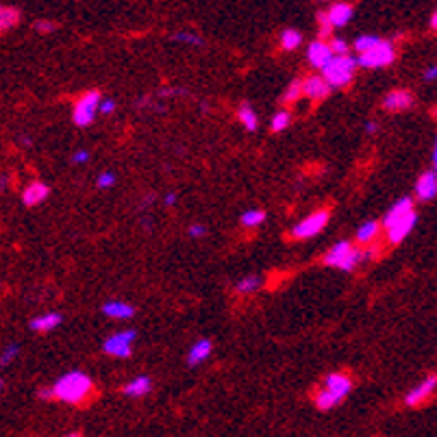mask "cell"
Returning a JSON list of instances; mask_svg holds the SVG:
<instances>
[{
  "mask_svg": "<svg viewBox=\"0 0 437 437\" xmlns=\"http://www.w3.org/2000/svg\"><path fill=\"white\" fill-rule=\"evenodd\" d=\"M418 218L414 211V200L411 198H400L389 207V211L385 214L383 226L387 228V238L392 244H400L407 235L414 231Z\"/></svg>",
  "mask_w": 437,
  "mask_h": 437,
  "instance_id": "obj_1",
  "label": "cell"
},
{
  "mask_svg": "<svg viewBox=\"0 0 437 437\" xmlns=\"http://www.w3.org/2000/svg\"><path fill=\"white\" fill-rule=\"evenodd\" d=\"M92 392H94L92 379L85 372H79V370H72V372L63 375L52 385L55 398L65 402V405H81V402L87 400Z\"/></svg>",
  "mask_w": 437,
  "mask_h": 437,
  "instance_id": "obj_2",
  "label": "cell"
},
{
  "mask_svg": "<svg viewBox=\"0 0 437 437\" xmlns=\"http://www.w3.org/2000/svg\"><path fill=\"white\" fill-rule=\"evenodd\" d=\"M357 65H359V59L350 57L348 52L346 55H333V59L322 68V77L331 83L333 89L346 87L355 77Z\"/></svg>",
  "mask_w": 437,
  "mask_h": 437,
  "instance_id": "obj_3",
  "label": "cell"
},
{
  "mask_svg": "<svg viewBox=\"0 0 437 437\" xmlns=\"http://www.w3.org/2000/svg\"><path fill=\"white\" fill-rule=\"evenodd\" d=\"M365 259V253L355 248L350 242H338L328 248V253L324 255V263L331 267H340L344 272H350Z\"/></svg>",
  "mask_w": 437,
  "mask_h": 437,
  "instance_id": "obj_4",
  "label": "cell"
},
{
  "mask_svg": "<svg viewBox=\"0 0 437 437\" xmlns=\"http://www.w3.org/2000/svg\"><path fill=\"white\" fill-rule=\"evenodd\" d=\"M100 100H103V98H100V94H98L96 89L83 94V96L77 100L74 114H72V120H74L77 126L85 128V126H89V124L96 120V116H98V111H100Z\"/></svg>",
  "mask_w": 437,
  "mask_h": 437,
  "instance_id": "obj_5",
  "label": "cell"
},
{
  "mask_svg": "<svg viewBox=\"0 0 437 437\" xmlns=\"http://www.w3.org/2000/svg\"><path fill=\"white\" fill-rule=\"evenodd\" d=\"M396 52H394V46L385 40H381L377 46H372L370 50H363L359 52V65L361 68H367V70H375V68H385L394 61Z\"/></svg>",
  "mask_w": 437,
  "mask_h": 437,
  "instance_id": "obj_6",
  "label": "cell"
},
{
  "mask_svg": "<svg viewBox=\"0 0 437 437\" xmlns=\"http://www.w3.org/2000/svg\"><path fill=\"white\" fill-rule=\"evenodd\" d=\"M135 335H138V333L133 331V328L114 333V335H109V338L105 340L103 350H105L107 355H111V357L124 359V357H128L131 350H133V342H135Z\"/></svg>",
  "mask_w": 437,
  "mask_h": 437,
  "instance_id": "obj_7",
  "label": "cell"
},
{
  "mask_svg": "<svg viewBox=\"0 0 437 437\" xmlns=\"http://www.w3.org/2000/svg\"><path fill=\"white\" fill-rule=\"evenodd\" d=\"M328 222V211L326 209H320L316 214H311L309 218H305L302 222H298L294 228H292V238L296 240H309L314 235H318Z\"/></svg>",
  "mask_w": 437,
  "mask_h": 437,
  "instance_id": "obj_8",
  "label": "cell"
},
{
  "mask_svg": "<svg viewBox=\"0 0 437 437\" xmlns=\"http://www.w3.org/2000/svg\"><path fill=\"white\" fill-rule=\"evenodd\" d=\"M333 48H331V42L326 44L322 38L320 40H316V42H311L309 44V48H307V59H309V63L314 65V68H324V65L333 59Z\"/></svg>",
  "mask_w": 437,
  "mask_h": 437,
  "instance_id": "obj_9",
  "label": "cell"
},
{
  "mask_svg": "<svg viewBox=\"0 0 437 437\" xmlns=\"http://www.w3.org/2000/svg\"><path fill=\"white\" fill-rule=\"evenodd\" d=\"M331 83L324 77H307L302 81V96H307L311 100H324L331 94Z\"/></svg>",
  "mask_w": 437,
  "mask_h": 437,
  "instance_id": "obj_10",
  "label": "cell"
},
{
  "mask_svg": "<svg viewBox=\"0 0 437 437\" xmlns=\"http://www.w3.org/2000/svg\"><path fill=\"white\" fill-rule=\"evenodd\" d=\"M435 387H437V377H428V379H424L420 385H416V387L407 394L405 405H407V407H418V405H422V402L435 392Z\"/></svg>",
  "mask_w": 437,
  "mask_h": 437,
  "instance_id": "obj_11",
  "label": "cell"
},
{
  "mask_svg": "<svg viewBox=\"0 0 437 437\" xmlns=\"http://www.w3.org/2000/svg\"><path fill=\"white\" fill-rule=\"evenodd\" d=\"M414 105V96L407 89H394L385 96L383 100V107L387 111H405Z\"/></svg>",
  "mask_w": 437,
  "mask_h": 437,
  "instance_id": "obj_12",
  "label": "cell"
},
{
  "mask_svg": "<svg viewBox=\"0 0 437 437\" xmlns=\"http://www.w3.org/2000/svg\"><path fill=\"white\" fill-rule=\"evenodd\" d=\"M50 196V187L42 181H35V183H31L24 192H22V203L26 207H35L40 203H44V200Z\"/></svg>",
  "mask_w": 437,
  "mask_h": 437,
  "instance_id": "obj_13",
  "label": "cell"
},
{
  "mask_svg": "<svg viewBox=\"0 0 437 437\" xmlns=\"http://www.w3.org/2000/svg\"><path fill=\"white\" fill-rule=\"evenodd\" d=\"M416 196L420 200H433L437 196V172L435 170H428L424 172L418 183H416Z\"/></svg>",
  "mask_w": 437,
  "mask_h": 437,
  "instance_id": "obj_14",
  "label": "cell"
},
{
  "mask_svg": "<svg viewBox=\"0 0 437 437\" xmlns=\"http://www.w3.org/2000/svg\"><path fill=\"white\" fill-rule=\"evenodd\" d=\"M61 322H63L61 314L48 311V314H42V316H38V318H33V320L28 322V328L35 331V333H50V331H55Z\"/></svg>",
  "mask_w": 437,
  "mask_h": 437,
  "instance_id": "obj_15",
  "label": "cell"
},
{
  "mask_svg": "<svg viewBox=\"0 0 437 437\" xmlns=\"http://www.w3.org/2000/svg\"><path fill=\"white\" fill-rule=\"evenodd\" d=\"M103 314L107 318H114V320H128L135 316V307L128 305V302H122V300H109L103 305Z\"/></svg>",
  "mask_w": 437,
  "mask_h": 437,
  "instance_id": "obj_16",
  "label": "cell"
},
{
  "mask_svg": "<svg viewBox=\"0 0 437 437\" xmlns=\"http://www.w3.org/2000/svg\"><path fill=\"white\" fill-rule=\"evenodd\" d=\"M211 350H214V346H211V342L209 340H198L192 348H189V355H187V365H200L203 361H207L209 359V355H211Z\"/></svg>",
  "mask_w": 437,
  "mask_h": 437,
  "instance_id": "obj_17",
  "label": "cell"
},
{
  "mask_svg": "<svg viewBox=\"0 0 437 437\" xmlns=\"http://www.w3.org/2000/svg\"><path fill=\"white\" fill-rule=\"evenodd\" d=\"M324 387H328L333 394H338L340 398H344V396H348V392L353 389V381H350L346 375L335 372V375H328V377H326Z\"/></svg>",
  "mask_w": 437,
  "mask_h": 437,
  "instance_id": "obj_18",
  "label": "cell"
},
{
  "mask_svg": "<svg viewBox=\"0 0 437 437\" xmlns=\"http://www.w3.org/2000/svg\"><path fill=\"white\" fill-rule=\"evenodd\" d=\"M326 13H328V20L333 26H346L353 20V5L338 3V5H333Z\"/></svg>",
  "mask_w": 437,
  "mask_h": 437,
  "instance_id": "obj_19",
  "label": "cell"
},
{
  "mask_svg": "<svg viewBox=\"0 0 437 437\" xmlns=\"http://www.w3.org/2000/svg\"><path fill=\"white\" fill-rule=\"evenodd\" d=\"M379 231H381V224H379V222H375V220L363 222V224L357 228V242H359V244H372V242L379 238Z\"/></svg>",
  "mask_w": 437,
  "mask_h": 437,
  "instance_id": "obj_20",
  "label": "cell"
},
{
  "mask_svg": "<svg viewBox=\"0 0 437 437\" xmlns=\"http://www.w3.org/2000/svg\"><path fill=\"white\" fill-rule=\"evenodd\" d=\"M150 387H153V381L148 377H135L131 383L124 385V394L126 396H144L150 392Z\"/></svg>",
  "mask_w": 437,
  "mask_h": 437,
  "instance_id": "obj_21",
  "label": "cell"
},
{
  "mask_svg": "<svg viewBox=\"0 0 437 437\" xmlns=\"http://www.w3.org/2000/svg\"><path fill=\"white\" fill-rule=\"evenodd\" d=\"M18 22H20V11L16 7L0 5V33H5V31L18 26Z\"/></svg>",
  "mask_w": 437,
  "mask_h": 437,
  "instance_id": "obj_22",
  "label": "cell"
},
{
  "mask_svg": "<svg viewBox=\"0 0 437 437\" xmlns=\"http://www.w3.org/2000/svg\"><path fill=\"white\" fill-rule=\"evenodd\" d=\"M238 120L244 124V128L246 131H257V126H259V120H257V114H255V109L250 107V105H240V109H238Z\"/></svg>",
  "mask_w": 437,
  "mask_h": 437,
  "instance_id": "obj_23",
  "label": "cell"
},
{
  "mask_svg": "<svg viewBox=\"0 0 437 437\" xmlns=\"http://www.w3.org/2000/svg\"><path fill=\"white\" fill-rule=\"evenodd\" d=\"M261 285H263V279H261V277L248 275V277H244V279H240L238 283H235V289H238V294H253V292H257Z\"/></svg>",
  "mask_w": 437,
  "mask_h": 437,
  "instance_id": "obj_24",
  "label": "cell"
},
{
  "mask_svg": "<svg viewBox=\"0 0 437 437\" xmlns=\"http://www.w3.org/2000/svg\"><path fill=\"white\" fill-rule=\"evenodd\" d=\"M342 398L338 396V394H333L328 387H324L322 392H318V398H316V405H318V409H322V411H326V409H333L335 405H338Z\"/></svg>",
  "mask_w": 437,
  "mask_h": 437,
  "instance_id": "obj_25",
  "label": "cell"
},
{
  "mask_svg": "<svg viewBox=\"0 0 437 437\" xmlns=\"http://www.w3.org/2000/svg\"><path fill=\"white\" fill-rule=\"evenodd\" d=\"M300 44H302L300 31H296V28H287V31L281 33V46H283L285 50H296Z\"/></svg>",
  "mask_w": 437,
  "mask_h": 437,
  "instance_id": "obj_26",
  "label": "cell"
},
{
  "mask_svg": "<svg viewBox=\"0 0 437 437\" xmlns=\"http://www.w3.org/2000/svg\"><path fill=\"white\" fill-rule=\"evenodd\" d=\"M263 220H265V214L261 209H250V211L242 214V226H246V228H255V226L263 224Z\"/></svg>",
  "mask_w": 437,
  "mask_h": 437,
  "instance_id": "obj_27",
  "label": "cell"
},
{
  "mask_svg": "<svg viewBox=\"0 0 437 437\" xmlns=\"http://www.w3.org/2000/svg\"><path fill=\"white\" fill-rule=\"evenodd\" d=\"M172 40H175V42H179V44H189V46H200V44H203V38L196 35V33H192V31H181V33H175Z\"/></svg>",
  "mask_w": 437,
  "mask_h": 437,
  "instance_id": "obj_28",
  "label": "cell"
},
{
  "mask_svg": "<svg viewBox=\"0 0 437 437\" xmlns=\"http://www.w3.org/2000/svg\"><path fill=\"white\" fill-rule=\"evenodd\" d=\"M289 122H292V116H289V111H285V109H281L279 114H275L272 116V122H270V128L272 131H285L287 126H289Z\"/></svg>",
  "mask_w": 437,
  "mask_h": 437,
  "instance_id": "obj_29",
  "label": "cell"
},
{
  "mask_svg": "<svg viewBox=\"0 0 437 437\" xmlns=\"http://www.w3.org/2000/svg\"><path fill=\"white\" fill-rule=\"evenodd\" d=\"M18 355H20V344H9V346L3 350V355H0V367H7Z\"/></svg>",
  "mask_w": 437,
  "mask_h": 437,
  "instance_id": "obj_30",
  "label": "cell"
},
{
  "mask_svg": "<svg viewBox=\"0 0 437 437\" xmlns=\"http://www.w3.org/2000/svg\"><path fill=\"white\" fill-rule=\"evenodd\" d=\"M381 40L377 38V35H361V38H357V42H355V48H357V52H363V50H370L372 46H377Z\"/></svg>",
  "mask_w": 437,
  "mask_h": 437,
  "instance_id": "obj_31",
  "label": "cell"
},
{
  "mask_svg": "<svg viewBox=\"0 0 437 437\" xmlns=\"http://www.w3.org/2000/svg\"><path fill=\"white\" fill-rule=\"evenodd\" d=\"M300 96H302V83H300V81H294V83L285 89L283 100H285V103H296Z\"/></svg>",
  "mask_w": 437,
  "mask_h": 437,
  "instance_id": "obj_32",
  "label": "cell"
},
{
  "mask_svg": "<svg viewBox=\"0 0 437 437\" xmlns=\"http://www.w3.org/2000/svg\"><path fill=\"white\" fill-rule=\"evenodd\" d=\"M96 185H98V189H109V187H114V185H116V175H114L111 170L100 172Z\"/></svg>",
  "mask_w": 437,
  "mask_h": 437,
  "instance_id": "obj_33",
  "label": "cell"
},
{
  "mask_svg": "<svg viewBox=\"0 0 437 437\" xmlns=\"http://www.w3.org/2000/svg\"><path fill=\"white\" fill-rule=\"evenodd\" d=\"M318 24H320V38H328L331 35V31L335 28L328 20V13H318Z\"/></svg>",
  "mask_w": 437,
  "mask_h": 437,
  "instance_id": "obj_34",
  "label": "cell"
},
{
  "mask_svg": "<svg viewBox=\"0 0 437 437\" xmlns=\"http://www.w3.org/2000/svg\"><path fill=\"white\" fill-rule=\"evenodd\" d=\"M331 48H333L335 55H346V52H348V44H346L344 40H340V38H333V40H331Z\"/></svg>",
  "mask_w": 437,
  "mask_h": 437,
  "instance_id": "obj_35",
  "label": "cell"
},
{
  "mask_svg": "<svg viewBox=\"0 0 437 437\" xmlns=\"http://www.w3.org/2000/svg\"><path fill=\"white\" fill-rule=\"evenodd\" d=\"M116 111V100H111V98H103L100 100V114L103 116H111Z\"/></svg>",
  "mask_w": 437,
  "mask_h": 437,
  "instance_id": "obj_36",
  "label": "cell"
},
{
  "mask_svg": "<svg viewBox=\"0 0 437 437\" xmlns=\"http://www.w3.org/2000/svg\"><path fill=\"white\" fill-rule=\"evenodd\" d=\"M187 233H189V238L198 240V238H203V235L207 233V226H205V224H192V226L187 228Z\"/></svg>",
  "mask_w": 437,
  "mask_h": 437,
  "instance_id": "obj_37",
  "label": "cell"
},
{
  "mask_svg": "<svg viewBox=\"0 0 437 437\" xmlns=\"http://www.w3.org/2000/svg\"><path fill=\"white\" fill-rule=\"evenodd\" d=\"M55 28H57V24H55V22H46V20L35 22V31H38V33H52Z\"/></svg>",
  "mask_w": 437,
  "mask_h": 437,
  "instance_id": "obj_38",
  "label": "cell"
},
{
  "mask_svg": "<svg viewBox=\"0 0 437 437\" xmlns=\"http://www.w3.org/2000/svg\"><path fill=\"white\" fill-rule=\"evenodd\" d=\"M87 161H89V153H87V150H77V153L72 155V163H77V165L87 163Z\"/></svg>",
  "mask_w": 437,
  "mask_h": 437,
  "instance_id": "obj_39",
  "label": "cell"
},
{
  "mask_svg": "<svg viewBox=\"0 0 437 437\" xmlns=\"http://www.w3.org/2000/svg\"><path fill=\"white\" fill-rule=\"evenodd\" d=\"M424 81H437V65H431L424 70Z\"/></svg>",
  "mask_w": 437,
  "mask_h": 437,
  "instance_id": "obj_40",
  "label": "cell"
},
{
  "mask_svg": "<svg viewBox=\"0 0 437 437\" xmlns=\"http://www.w3.org/2000/svg\"><path fill=\"white\" fill-rule=\"evenodd\" d=\"M163 203H165V207H175V205H177V194H175V192H170V194L165 196Z\"/></svg>",
  "mask_w": 437,
  "mask_h": 437,
  "instance_id": "obj_41",
  "label": "cell"
},
{
  "mask_svg": "<svg viewBox=\"0 0 437 437\" xmlns=\"http://www.w3.org/2000/svg\"><path fill=\"white\" fill-rule=\"evenodd\" d=\"M377 128H379V124H377L375 120H370V122L365 124V133H375Z\"/></svg>",
  "mask_w": 437,
  "mask_h": 437,
  "instance_id": "obj_42",
  "label": "cell"
},
{
  "mask_svg": "<svg viewBox=\"0 0 437 437\" xmlns=\"http://www.w3.org/2000/svg\"><path fill=\"white\" fill-rule=\"evenodd\" d=\"M433 170L437 172V140H435V148H433Z\"/></svg>",
  "mask_w": 437,
  "mask_h": 437,
  "instance_id": "obj_43",
  "label": "cell"
},
{
  "mask_svg": "<svg viewBox=\"0 0 437 437\" xmlns=\"http://www.w3.org/2000/svg\"><path fill=\"white\" fill-rule=\"evenodd\" d=\"M20 144H22V146H31L33 140H31V138H20Z\"/></svg>",
  "mask_w": 437,
  "mask_h": 437,
  "instance_id": "obj_44",
  "label": "cell"
},
{
  "mask_svg": "<svg viewBox=\"0 0 437 437\" xmlns=\"http://www.w3.org/2000/svg\"><path fill=\"white\" fill-rule=\"evenodd\" d=\"M431 26L437 31V11H435V13H433V18H431Z\"/></svg>",
  "mask_w": 437,
  "mask_h": 437,
  "instance_id": "obj_45",
  "label": "cell"
},
{
  "mask_svg": "<svg viewBox=\"0 0 437 437\" xmlns=\"http://www.w3.org/2000/svg\"><path fill=\"white\" fill-rule=\"evenodd\" d=\"M7 185V177H0V187H5Z\"/></svg>",
  "mask_w": 437,
  "mask_h": 437,
  "instance_id": "obj_46",
  "label": "cell"
},
{
  "mask_svg": "<svg viewBox=\"0 0 437 437\" xmlns=\"http://www.w3.org/2000/svg\"><path fill=\"white\" fill-rule=\"evenodd\" d=\"M3 387H5V381H3V379H0V392H3Z\"/></svg>",
  "mask_w": 437,
  "mask_h": 437,
  "instance_id": "obj_47",
  "label": "cell"
}]
</instances>
